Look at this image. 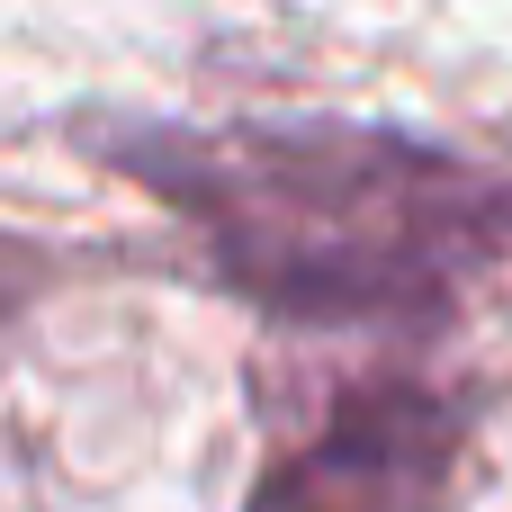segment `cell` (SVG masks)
<instances>
[{"mask_svg":"<svg viewBox=\"0 0 512 512\" xmlns=\"http://www.w3.org/2000/svg\"><path fill=\"white\" fill-rule=\"evenodd\" d=\"M81 153L171 207L207 270L297 333H432L512 270V153L360 117H90Z\"/></svg>","mask_w":512,"mask_h":512,"instance_id":"cell-1","label":"cell"},{"mask_svg":"<svg viewBox=\"0 0 512 512\" xmlns=\"http://www.w3.org/2000/svg\"><path fill=\"white\" fill-rule=\"evenodd\" d=\"M477 405L432 378H360L306 441H288L243 512H459Z\"/></svg>","mask_w":512,"mask_h":512,"instance_id":"cell-2","label":"cell"}]
</instances>
